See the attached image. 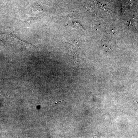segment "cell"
I'll return each mask as SVG.
<instances>
[{"label": "cell", "mask_w": 138, "mask_h": 138, "mask_svg": "<svg viewBox=\"0 0 138 138\" xmlns=\"http://www.w3.org/2000/svg\"><path fill=\"white\" fill-rule=\"evenodd\" d=\"M70 25L71 28L75 29L77 30H82L83 29L82 26L79 23L72 22L71 23Z\"/></svg>", "instance_id": "6da1fadb"}, {"label": "cell", "mask_w": 138, "mask_h": 138, "mask_svg": "<svg viewBox=\"0 0 138 138\" xmlns=\"http://www.w3.org/2000/svg\"><path fill=\"white\" fill-rule=\"evenodd\" d=\"M101 8L102 10L104 12H105L108 14H110V11L107 8H105L104 6L102 5L101 6Z\"/></svg>", "instance_id": "7a4b0ae2"}, {"label": "cell", "mask_w": 138, "mask_h": 138, "mask_svg": "<svg viewBox=\"0 0 138 138\" xmlns=\"http://www.w3.org/2000/svg\"><path fill=\"white\" fill-rule=\"evenodd\" d=\"M68 99H66V100H62V101H58V102H56L55 103H53L52 104H50V105H54L56 104H57V103H60V102H62V101H65V100H67Z\"/></svg>", "instance_id": "3957f363"}, {"label": "cell", "mask_w": 138, "mask_h": 138, "mask_svg": "<svg viewBox=\"0 0 138 138\" xmlns=\"http://www.w3.org/2000/svg\"><path fill=\"white\" fill-rule=\"evenodd\" d=\"M134 0H129V5L131 6V4H133V3L134 2Z\"/></svg>", "instance_id": "277c9868"}]
</instances>
